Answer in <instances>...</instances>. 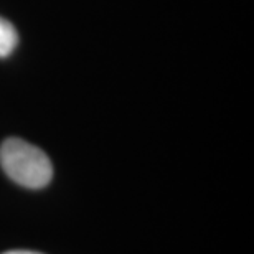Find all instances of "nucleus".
<instances>
[{
	"label": "nucleus",
	"instance_id": "f257e3e1",
	"mask_svg": "<svg viewBox=\"0 0 254 254\" xmlns=\"http://www.w3.org/2000/svg\"><path fill=\"white\" fill-rule=\"evenodd\" d=\"M0 165L8 179L25 189H43L53 179V165L48 155L17 137L3 140L0 145Z\"/></svg>",
	"mask_w": 254,
	"mask_h": 254
},
{
	"label": "nucleus",
	"instance_id": "7ed1b4c3",
	"mask_svg": "<svg viewBox=\"0 0 254 254\" xmlns=\"http://www.w3.org/2000/svg\"><path fill=\"white\" fill-rule=\"evenodd\" d=\"M2 254H42V253H35V251H22V250H17V251H7V253H2Z\"/></svg>",
	"mask_w": 254,
	"mask_h": 254
},
{
	"label": "nucleus",
	"instance_id": "f03ea898",
	"mask_svg": "<svg viewBox=\"0 0 254 254\" xmlns=\"http://www.w3.org/2000/svg\"><path fill=\"white\" fill-rule=\"evenodd\" d=\"M17 45H18L17 30H15L12 23L0 17V58L10 57Z\"/></svg>",
	"mask_w": 254,
	"mask_h": 254
}]
</instances>
